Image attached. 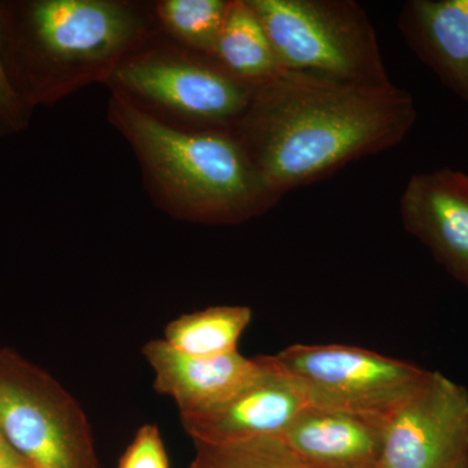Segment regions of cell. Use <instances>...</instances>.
I'll return each instance as SVG.
<instances>
[{
    "instance_id": "6da1fadb",
    "label": "cell",
    "mask_w": 468,
    "mask_h": 468,
    "mask_svg": "<svg viewBox=\"0 0 468 468\" xmlns=\"http://www.w3.org/2000/svg\"><path fill=\"white\" fill-rule=\"evenodd\" d=\"M417 119L414 98L396 85L347 84L284 70L255 88L232 132L264 183L282 198L351 162L392 149Z\"/></svg>"
},
{
    "instance_id": "7a4b0ae2",
    "label": "cell",
    "mask_w": 468,
    "mask_h": 468,
    "mask_svg": "<svg viewBox=\"0 0 468 468\" xmlns=\"http://www.w3.org/2000/svg\"><path fill=\"white\" fill-rule=\"evenodd\" d=\"M110 119L133 147L154 199L175 217L230 226L266 214L282 199L233 132L176 128L116 89Z\"/></svg>"
},
{
    "instance_id": "3957f363",
    "label": "cell",
    "mask_w": 468,
    "mask_h": 468,
    "mask_svg": "<svg viewBox=\"0 0 468 468\" xmlns=\"http://www.w3.org/2000/svg\"><path fill=\"white\" fill-rule=\"evenodd\" d=\"M23 16L21 48L50 98L109 80L146 36L133 5L112 0H39Z\"/></svg>"
},
{
    "instance_id": "277c9868",
    "label": "cell",
    "mask_w": 468,
    "mask_h": 468,
    "mask_svg": "<svg viewBox=\"0 0 468 468\" xmlns=\"http://www.w3.org/2000/svg\"><path fill=\"white\" fill-rule=\"evenodd\" d=\"M280 66L347 84L384 86L377 29L354 0H248Z\"/></svg>"
},
{
    "instance_id": "5b68a950",
    "label": "cell",
    "mask_w": 468,
    "mask_h": 468,
    "mask_svg": "<svg viewBox=\"0 0 468 468\" xmlns=\"http://www.w3.org/2000/svg\"><path fill=\"white\" fill-rule=\"evenodd\" d=\"M311 408L387 424L427 369L349 345H292L270 356Z\"/></svg>"
},
{
    "instance_id": "8992f818",
    "label": "cell",
    "mask_w": 468,
    "mask_h": 468,
    "mask_svg": "<svg viewBox=\"0 0 468 468\" xmlns=\"http://www.w3.org/2000/svg\"><path fill=\"white\" fill-rule=\"evenodd\" d=\"M0 431L32 468H98L90 426L50 377L0 356Z\"/></svg>"
},
{
    "instance_id": "52a82bcc",
    "label": "cell",
    "mask_w": 468,
    "mask_h": 468,
    "mask_svg": "<svg viewBox=\"0 0 468 468\" xmlns=\"http://www.w3.org/2000/svg\"><path fill=\"white\" fill-rule=\"evenodd\" d=\"M109 80L131 100L167 110L202 129L230 132L245 115L255 91L217 61L189 50H137Z\"/></svg>"
},
{
    "instance_id": "ba28073f",
    "label": "cell",
    "mask_w": 468,
    "mask_h": 468,
    "mask_svg": "<svg viewBox=\"0 0 468 468\" xmlns=\"http://www.w3.org/2000/svg\"><path fill=\"white\" fill-rule=\"evenodd\" d=\"M468 457V390L427 371L388 419L377 468H455Z\"/></svg>"
},
{
    "instance_id": "9c48e42d",
    "label": "cell",
    "mask_w": 468,
    "mask_h": 468,
    "mask_svg": "<svg viewBox=\"0 0 468 468\" xmlns=\"http://www.w3.org/2000/svg\"><path fill=\"white\" fill-rule=\"evenodd\" d=\"M261 363L260 372L223 402L180 414L185 432L194 442L233 445L279 439L307 408L297 388L275 367L270 356H261Z\"/></svg>"
},
{
    "instance_id": "30bf717a",
    "label": "cell",
    "mask_w": 468,
    "mask_h": 468,
    "mask_svg": "<svg viewBox=\"0 0 468 468\" xmlns=\"http://www.w3.org/2000/svg\"><path fill=\"white\" fill-rule=\"evenodd\" d=\"M399 208L403 228L468 291V175L449 167L412 175Z\"/></svg>"
},
{
    "instance_id": "8fae6325",
    "label": "cell",
    "mask_w": 468,
    "mask_h": 468,
    "mask_svg": "<svg viewBox=\"0 0 468 468\" xmlns=\"http://www.w3.org/2000/svg\"><path fill=\"white\" fill-rule=\"evenodd\" d=\"M144 356L153 368L156 392L171 397L180 414L223 402L250 381L261 366V356L246 358L239 351L212 358L185 356L165 340L144 345Z\"/></svg>"
},
{
    "instance_id": "7c38bea8",
    "label": "cell",
    "mask_w": 468,
    "mask_h": 468,
    "mask_svg": "<svg viewBox=\"0 0 468 468\" xmlns=\"http://www.w3.org/2000/svg\"><path fill=\"white\" fill-rule=\"evenodd\" d=\"M384 427L374 419L307 406L279 439L310 468H377Z\"/></svg>"
},
{
    "instance_id": "4fadbf2b",
    "label": "cell",
    "mask_w": 468,
    "mask_h": 468,
    "mask_svg": "<svg viewBox=\"0 0 468 468\" xmlns=\"http://www.w3.org/2000/svg\"><path fill=\"white\" fill-rule=\"evenodd\" d=\"M397 26L419 60L468 109V0H409Z\"/></svg>"
},
{
    "instance_id": "5bb4252c",
    "label": "cell",
    "mask_w": 468,
    "mask_h": 468,
    "mask_svg": "<svg viewBox=\"0 0 468 468\" xmlns=\"http://www.w3.org/2000/svg\"><path fill=\"white\" fill-rule=\"evenodd\" d=\"M212 60L234 79L258 88L284 72L248 0H229Z\"/></svg>"
},
{
    "instance_id": "9a60e30c",
    "label": "cell",
    "mask_w": 468,
    "mask_h": 468,
    "mask_svg": "<svg viewBox=\"0 0 468 468\" xmlns=\"http://www.w3.org/2000/svg\"><path fill=\"white\" fill-rule=\"evenodd\" d=\"M251 318L249 307H208L169 323L163 340L175 350L196 358L227 356L239 351V338Z\"/></svg>"
},
{
    "instance_id": "2e32d148",
    "label": "cell",
    "mask_w": 468,
    "mask_h": 468,
    "mask_svg": "<svg viewBox=\"0 0 468 468\" xmlns=\"http://www.w3.org/2000/svg\"><path fill=\"white\" fill-rule=\"evenodd\" d=\"M228 8L227 0H163L156 12L165 29L186 50L211 58Z\"/></svg>"
},
{
    "instance_id": "e0dca14e",
    "label": "cell",
    "mask_w": 468,
    "mask_h": 468,
    "mask_svg": "<svg viewBox=\"0 0 468 468\" xmlns=\"http://www.w3.org/2000/svg\"><path fill=\"white\" fill-rule=\"evenodd\" d=\"M194 443L196 455L190 468H310L276 437L233 445Z\"/></svg>"
},
{
    "instance_id": "ac0fdd59",
    "label": "cell",
    "mask_w": 468,
    "mask_h": 468,
    "mask_svg": "<svg viewBox=\"0 0 468 468\" xmlns=\"http://www.w3.org/2000/svg\"><path fill=\"white\" fill-rule=\"evenodd\" d=\"M120 468H168L167 452L155 426H144L122 455Z\"/></svg>"
},
{
    "instance_id": "d6986e66",
    "label": "cell",
    "mask_w": 468,
    "mask_h": 468,
    "mask_svg": "<svg viewBox=\"0 0 468 468\" xmlns=\"http://www.w3.org/2000/svg\"><path fill=\"white\" fill-rule=\"evenodd\" d=\"M17 115L18 98L7 75V69H5V57H3L2 26H0V119L9 124H14L18 120Z\"/></svg>"
},
{
    "instance_id": "ffe728a7",
    "label": "cell",
    "mask_w": 468,
    "mask_h": 468,
    "mask_svg": "<svg viewBox=\"0 0 468 468\" xmlns=\"http://www.w3.org/2000/svg\"><path fill=\"white\" fill-rule=\"evenodd\" d=\"M0 468H32L7 441L0 431Z\"/></svg>"
},
{
    "instance_id": "44dd1931",
    "label": "cell",
    "mask_w": 468,
    "mask_h": 468,
    "mask_svg": "<svg viewBox=\"0 0 468 468\" xmlns=\"http://www.w3.org/2000/svg\"><path fill=\"white\" fill-rule=\"evenodd\" d=\"M455 468H468V457L466 458V460L462 462V463L458 464V466Z\"/></svg>"
}]
</instances>
